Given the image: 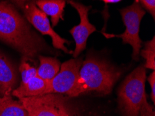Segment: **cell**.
<instances>
[{
	"instance_id": "6da1fadb",
	"label": "cell",
	"mask_w": 155,
	"mask_h": 116,
	"mask_svg": "<svg viewBox=\"0 0 155 116\" xmlns=\"http://www.w3.org/2000/svg\"><path fill=\"white\" fill-rule=\"evenodd\" d=\"M0 41L28 60H34L41 52H53L15 6L6 1H0Z\"/></svg>"
},
{
	"instance_id": "7a4b0ae2",
	"label": "cell",
	"mask_w": 155,
	"mask_h": 116,
	"mask_svg": "<svg viewBox=\"0 0 155 116\" xmlns=\"http://www.w3.org/2000/svg\"><path fill=\"white\" fill-rule=\"evenodd\" d=\"M120 75L121 71L107 61L88 55L82 63L76 85L67 96L76 98L93 91L108 94Z\"/></svg>"
},
{
	"instance_id": "3957f363",
	"label": "cell",
	"mask_w": 155,
	"mask_h": 116,
	"mask_svg": "<svg viewBox=\"0 0 155 116\" xmlns=\"http://www.w3.org/2000/svg\"><path fill=\"white\" fill-rule=\"evenodd\" d=\"M146 68L139 65L127 76L118 92V105L123 116H138L145 93Z\"/></svg>"
},
{
	"instance_id": "277c9868",
	"label": "cell",
	"mask_w": 155,
	"mask_h": 116,
	"mask_svg": "<svg viewBox=\"0 0 155 116\" xmlns=\"http://www.w3.org/2000/svg\"><path fill=\"white\" fill-rule=\"evenodd\" d=\"M19 100L31 116H82L61 94H47Z\"/></svg>"
},
{
	"instance_id": "5b68a950",
	"label": "cell",
	"mask_w": 155,
	"mask_h": 116,
	"mask_svg": "<svg viewBox=\"0 0 155 116\" xmlns=\"http://www.w3.org/2000/svg\"><path fill=\"white\" fill-rule=\"evenodd\" d=\"M119 11L125 26V31L123 34L118 35L106 34L104 32L102 34L107 38H121L124 44L130 45L132 47V59L137 61L143 45V41L139 35L140 26L142 19L145 15V11L138 2L134 1L131 5L120 9Z\"/></svg>"
},
{
	"instance_id": "8992f818",
	"label": "cell",
	"mask_w": 155,
	"mask_h": 116,
	"mask_svg": "<svg viewBox=\"0 0 155 116\" xmlns=\"http://www.w3.org/2000/svg\"><path fill=\"white\" fill-rule=\"evenodd\" d=\"M26 20L33 25L38 31L45 35H49L52 41L53 47L63 51L65 54H72L65 44H70V41L60 36L51 27L48 15L38 8L35 2H30L20 5Z\"/></svg>"
},
{
	"instance_id": "52a82bcc",
	"label": "cell",
	"mask_w": 155,
	"mask_h": 116,
	"mask_svg": "<svg viewBox=\"0 0 155 116\" xmlns=\"http://www.w3.org/2000/svg\"><path fill=\"white\" fill-rule=\"evenodd\" d=\"M82 63L83 60L77 58L63 63L57 75L48 82L47 94H61L67 96L76 85Z\"/></svg>"
},
{
	"instance_id": "ba28073f",
	"label": "cell",
	"mask_w": 155,
	"mask_h": 116,
	"mask_svg": "<svg viewBox=\"0 0 155 116\" xmlns=\"http://www.w3.org/2000/svg\"><path fill=\"white\" fill-rule=\"evenodd\" d=\"M67 3L76 9L80 18L79 25L74 26L70 30V33L75 42V49L72 51V56L74 58H76L86 49L88 37L97 29L88 19V12L91 6H87L74 0H68Z\"/></svg>"
},
{
	"instance_id": "9c48e42d",
	"label": "cell",
	"mask_w": 155,
	"mask_h": 116,
	"mask_svg": "<svg viewBox=\"0 0 155 116\" xmlns=\"http://www.w3.org/2000/svg\"><path fill=\"white\" fill-rule=\"evenodd\" d=\"M18 75L15 66L0 52V97L11 96L17 84Z\"/></svg>"
},
{
	"instance_id": "30bf717a",
	"label": "cell",
	"mask_w": 155,
	"mask_h": 116,
	"mask_svg": "<svg viewBox=\"0 0 155 116\" xmlns=\"http://www.w3.org/2000/svg\"><path fill=\"white\" fill-rule=\"evenodd\" d=\"M48 88V82L41 79L38 76L32 78L27 84L19 86L12 92V95L20 98H32V97L46 94Z\"/></svg>"
},
{
	"instance_id": "8fae6325",
	"label": "cell",
	"mask_w": 155,
	"mask_h": 116,
	"mask_svg": "<svg viewBox=\"0 0 155 116\" xmlns=\"http://www.w3.org/2000/svg\"><path fill=\"white\" fill-rule=\"evenodd\" d=\"M68 0H36L35 4L40 10L51 18V27H54L61 20H63V12Z\"/></svg>"
},
{
	"instance_id": "7c38bea8",
	"label": "cell",
	"mask_w": 155,
	"mask_h": 116,
	"mask_svg": "<svg viewBox=\"0 0 155 116\" xmlns=\"http://www.w3.org/2000/svg\"><path fill=\"white\" fill-rule=\"evenodd\" d=\"M40 65L37 68V76L46 81H50L57 75L60 70V61L57 58L38 56Z\"/></svg>"
},
{
	"instance_id": "4fadbf2b",
	"label": "cell",
	"mask_w": 155,
	"mask_h": 116,
	"mask_svg": "<svg viewBox=\"0 0 155 116\" xmlns=\"http://www.w3.org/2000/svg\"><path fill=\"white\" fill-rule=\"evenodd\" d=\"M28 113L21 101L14 100L11 96L0 109V116H27Z\"/></svg>"
},
{
	"instance_id": "5bb4252c",
	"label": "cell",
	"mask_w": 155,
	"mask_h": 116,
	"mask_svg": "<svg viewBox=\"0 0 155 116\" xmlns=\"http://www.w3.org/2000/svg\"><path fill=\"white\" fill-rule=\"evenodd\" d=\"M140 56L145 59L144 67L146 69L155 70V37L145 42L144 47L140 51Z\"/></svg>"
},
{
	"instance_id": "9a60e30c",
	"label": "cell",
	"mask_w": 155,
	"mask_h": 116,
	"mask_svg": "<svg viewBox=\"0 0 155 116\" xmlns=\"http://www.w3.org/2000/svg\"><path fill=\"white\" fill-rule=\"evenodd\" d=\"M27 61V58L22 57L20 67H19V70L21 75L20 85L27 84L32 78L37 76V68L30 65Z\"/></svg>"
},
{
	"instance_id": "2e32d148",
	"label": "cell",
	"mask_w": 155,
	"mask_h": 116,
	"mask_svg": "<svg viewBox=\"0 0 155 116\" xmlns=\"http://www.w3.org/2000/svg\"><path fill=\"white\" fill-rule=\"evenodd\" d=\"M138 116H155L154 107L147 101V97L143 99Z\"/></svg>"
},
{
	"instance_id": "e0dca14e",
	"label": "cell",
	"mask_w": 155,
	"mask_h": 116,
	"mask_svg": "<svg viewBox=\"0 0 155 116\" xmlns=\"http://www.w3.org/2000/svg\"><path fill=\"white\" fill-rule=\"evenodd\" d=\"M134 1L140 3L146 8L149 13L151 14L152 18L154 20L155 19V0H134Z\"/></svg>"
},
{
	"instance_id": "ac0fdd59",
	"label": "cell",
	"mask_w": 155,
	"mask_h": 116,
	"mask_svg": "<svg viewBox=\"0 0 155 116\" xmlns=\"http://www.w3.org/2000/svg\"><path fill=\"white\" fill-rule=\"evenodd\" d=\"M147 81L149 82V84L151 88V99L152 103H155V70H152V72L149 75L147 78Z\"/></svg>"
},
{
	"instance_id": "d6986e66",
	"label": "cell",
	"mask_w": 155,
	"mask_h": 116,
	"mask_svg": "<svg viewBox=\"0 0 155 116\" xmlns=\"http://www.w3.org/2000/svg\"><path fill=\"white\" fill-rule=\"evenodd\" d=\"M10 97L11 96H7L3 97V98H1V97H0V109L2 108V106L5 104L6 100L8 99V98H10Z\"/></svg>"
},
{
	"instance_id": "ffe728a7",
	"label": "cell",
	"mask_w": 155,
	"mask_h": 116,
	"mask_svg": "<svg viewBox=\"0 0 155 116\" xmlns=\"http://www.w3.org/2000/svg\"><path fill=\"white\" fill-rule=\"evenodd\" d=\"M17 2V3H18L20 5H22L23 4L27 3V2H35L36 0H15Z\"/></svg>"
},
{
	"instance_id": "44dd1931",
	"label": "cell",
	"mask_w": 155,
	"mask_h": 116,
	"mask_svg": "<svg viewBox=\"0 0 155 116\" xmlns=\"http://www.w3.org/2000/svg\"><path fill=\"white\" fill-rule=\"evenodd\" d=\"M103 2H104L107 4H113V3H118V2H120L121 0H102Z\"/></svg>"
},
{
	"instance_id": "7402d4cb",
	"label": "cell",
	"mask_w": 155,
	"mask_h": 116,
	"mask_svg": "<svg viewBox=\"0 0 155 116\" xmlns=\"http://www.w3.org/2000/svg\"><path fill=\"white\" fill-rule=\"evenodd\" d=\"M27 116H31V115H29V114H28V115H27Z\"/></svg>"
}]
</instances>
